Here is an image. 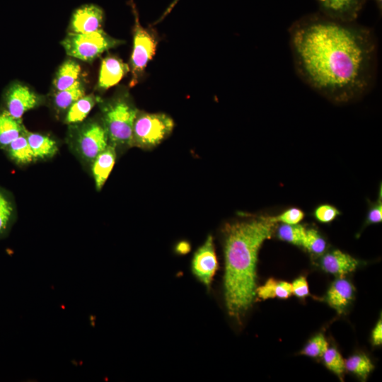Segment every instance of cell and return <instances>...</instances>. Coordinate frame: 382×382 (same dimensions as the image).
<instances>
[{"mask_svg": "<svg viewBox=\"0 0 382 382\" xmlns=\"http://www.w3.org/2000/svg\"><path fill=\"white\" fill-rule=\"evenodd\" d=\"M306 229L299 224H283L278 228L277 235L279 239L296 245H303Z\"/></svg>", "mask_w": 382, "mask_h": 382, "instance_id": "23", "label": "cell"}, {"mask_svg": "<svg viewBox=\"0 0 382 382\" xmlns=\"http://www.w3.org/2000/svg\"><path fill=\"white\" fill-rule=\"evenodd\" d=\"M328 348V342L324 335L318 334L308 341L301 354L311 357H322Z\"/></svg>", "mask_w": 382, "mask_h": 382, "instance_id": "28", "label": "cell"}, {"mask_svg": "<svg viewBox=\"0 0 382 382\" xmlns=\"http://www.w3.org/2000/svg\"><path fill=\"white\" fill-rule=\"evenodd\" d=\"M24 131L21 120L13 117L6 110H0V148L6 149Z\"/></svg>", "mask_w": 382, "mask_h": 382, "instance_id": "16", "label": "cell"}, {"mask_svg": "<svg viewBox=\"0 0 382 382\" xmlns=\"http://www.w3.org/2000/svg\"><path fill=\"white\" fill-rule=\"evenodd\" d=\"M382 221V203L381 198L369 211L367 222L369 224L379 223Z\"/></svg>", "mask_w": 382, "mask_h": 382, "instance_id": "32", "label": "cell"}, {"mask_svg": "<svg viewBox=\"0 0 382 382\" xmlns=\"http://www.w3.org/2000/svg\"><path fill=\"white\" fill-rule=\"evenodd\" d=\"M39 102L38 96L25 85L16 83L6 93V110L13 117L21 120L27 111Z\"/></svg>", "mask_w": 382, "mask_h": 382, "instance_id": "9", "label": "cell"}, {"mask_svg": "<svg viewBox=\"0 0 382 382\" xmlns=\"http://www.w3.org/2000/svg\"><path fill=\"white\" fill-rule=\"evenodd\" d=\"M81 73L80 65L72 59L65 61L57 70L53 85L56 91L64 90L76 81Z\"/></svg>", "mask_w": 382, "mask_h": 382, "instance_id": "18", "label": "cell"}, {"mask_svg": "<svg viewBox=\"0 0 382 382\" xmlns=\"http://www.w3.org/2000/svg\"><path fill=\"white\" fill-rule=\"evenodd\" d=\"M354 288L346 279L340 278L330 286L327 293V302L339 313H342L354 296Z\"/></svg>", "mask_w": 382, "mask_h": 382, "instance_id": "14", "label": "cell"}, {"mask_svg": "<svg viewBox=\"0 0 382 382\" xmlns=\"http://www.w3.org/2000/svg\"><path fill=\"white\" fill-rule=\"evenodd\" d=\"M358 261L347 253L335 250L323 256L320 266L326 272L342 277L354 271Z\"/></svg>", "mask_w": 382, "mask_h": 382, "instance_id": "13", "label": "cell"}, {"mask_svg": "<svg viewBox=\"0 0 382 382\" xmlns=\"http://www.w3.org/2000/svg\"><path fill=\"white\" fill-rule=\"evenodd\" d=\"M5 149L8 151L9 157L19 164H27L35 159L25 131L11 141Z\"/></svg>", "mask_w": 382, "mask_h": 382, "instance_id": "21", "label": "cell"}, {"mask_svg": "<svg viewBox=\"0 0 382 382\" xmlns=\"http://www.w3.org/2000/svg\"><path fill=\"white\" fill-rule=\"evenodd\" d=\"M316 1L321 14L342 22L356 21L366 2V0Z\"/></svg>", "mask_w": 382, "mask_h": 382, "instance_id": "10", "label": "cell"}, {"mask_svg": "<svg viewBox=\"0 0 382 382\" xmlns=\"http://www.w3.org/2000/svg\"><path fill=\"white\" fill-rule=\"evenodd\" d=\"M372 341L374 345H380L382 343V323L380 320L372 331Z\"/></svg>", "mask_w": 382, "mask_h": 382, "instance_id": "33", "label": "cell"}, {"mask_svg": "<svg viewBox=\"0 0 382 382\" xmlns=\"http://www.w3.org/2000/svg\"><path fill=\"white\" fill-rule=\"evenodd\" d=\"M14 214V207L10 199L0 190V236L9 228Z\"/></svg>", "mask_w": 382, "mask_h": 382, "instance_id": "25", "label": "cell"}, {"mask_svg": "<svg viewBox=\"0 0 382 382\" xmlns=\"http://www.w3.org/2000/svg\"><path fill=\"white\" fill-rule=\"evenodd\" d=\"M122 42L100 29L85 33L69 32L61 44L69 56L84 62H92L104 52Z\"/></svg>", "mask_w": 382, "mask_h": 382, "instance_id": "4", "label": "cell"}, {"mask_svg": "<svg viewBox=\"0 0 382 382\" xmlns=\"http://www.w3.org/2000/svg\"><path fill=\"white\" fill-rule=\"evenodd\" d=\"M292 294L291 284L285 281H278L270 278L264 285L256 288L258 298L266 300L278 297L288 299Z\"/></svg>", "mask_w": 382, "mask_h": 382, "instance_id": "19", "label": "cell"}, {"mask_svg": "<svg viewBox=\"0 0 382 382\" xmlns=\"http://www.w3.org/2000/svg\"><path fill=\"white\" fill-rule=\"evenodd\" d=\"M173 127V119L166 114L138 111L133 126L132 146L151 149L166 139Z\"/></svg>", "mask_w": 382, "mask_h": 382, "instance_id": "5", "label": "cell"}, {"mask_svg": "<svg viewBox=\"0 0 382 382\" xmlns=\"http://www.w3.org/2000/svg\"><path fill=\"white\" fill-rule=\"evenodd\" d=\"M294 66L301 81L335 103H347L374 86L378 45L372 29L320 13L304 16L289 28Z\"/></svg>", "mask_w": 382, "mask_h": 382, "instance_id": "1", "label": "cell"}, {"mask_svg": "<svg viewBox=\"0 0 382 382\" xmlns=\"http://www.w3.org/2000/svg\"><path fill=\"white\" fill-rule=\"evenodd\" d=\"M129 4L134 17L133 49L129 65L132 74L129 87L132 88L139 82L149 62L154 56L158 41L151 31L141 25L134 1L129 0Z\"/></svg>", "mask_w": 382, "mask_h": 382, "instance_id": "6", "label": "cell"}, {"mask_svg": "<svg viewBox=\"0 0 382 382\" xmlns=\"http://www.w3.org/2000/svg\"><path fill=\"white\" fill-rule=\"evenodd\" d=\"M218 269L217 257L213 237L209 235L204 243L195 253L191 270L195 277L207 288H209Z\"/></svg>", "mask_w": 382, "mask_h": 382, "instance_id": "7", "label": "cell"}, {"mask_svg": "<svg viewBox=\"0 0 382 382\" xmlns=\"http://www.w3.org/2000/svg\"><path fill=\"white\" fill-rule=\"evenodd\" d=\"M108 136L103 125L91 122L81 132L78 143L83 156L93 161L108 144Z\"/></svg>", "mask_w": 382, "mask_h": 382, "instance_id": "8", "label": "cell"}, {"mask_svg": "<svg viewBox=\"0 0 382 382\" xmlns=\"http://www.w3.org/2000/svg\"><path fill=\"white\" fill-rule=\"evenodd\" d=\"M85 96V88L80 80L76 81L70 87L59 91L54 95V103L60 110L68 108L80 98Z\"/></svg>", "mask_w": 382, "mask_h": 382, "instance_id": "22", "label": "cell"}, {"mask_svg": "<svg viewBox=\"0 0 382 382\" xmlns=\"http://www.w3.org/2000/svg\"><path fill=\"white\" fill-rule=\"evenodd\" d=\"M25 134L35 159L52 157L57 152V145L50 137L25 130Z\"/></svg>", "mask_w": 382, "mask_h": 382, "instance_id": "17", "label": "cell"}, {"mask_svg": "<svg viewBox=\"0 0 382 382\" xmlns=\"http://www.w3.org/2000/svg\"><path fill=\"white\" fill-rule=\"evenodd\" d=\"M274 225L269 216H260L228 223L223 228L226 307L239 323L256 296L258 252L272 237Z\"/></svg>", "mask_w": 382, "mask_h": 382, "instance_id": "2", "label": "cell"}, {"mask_svg": "<svg viewBox=\"0 0 382 382\" xmlns=\"http://www.w3.org/2000/svg\"><path fill=\"white\" fill-rule=\"evenodd\" d=\"M103 21L104 11L101 7L93 4H83L72 13L70 32L85 33L100 30Z\"/></svg>", "mask_w": 382, "mask_h": 382, "instance_id": "11", "label": "cell"}, {"mask_svg": "<svg viewBox=\"0 0 382 382\" xmlns=\"http://www.w3.org/2000/svg\"><path fill=\"white\" fill-rule=\"evenodd\" d=\"M374 1L376 2L378 8L380 10V11H381V9H382V0H374Z\"/></svg>", "mask_w": 382, "mask_h": 382, "instance_id": "35", "label": "cell"}, {"mask_svg": "<svg viewBox=\"0 0 382 382\" xmlns=\"http://www.w3.org/2000/svg\"><path fill=\"white\" fill-rule=\"evenodd\" d=\"M98 98L93 94L83 96L74 102L69 108L65 121L69 124H74L82 122L96 103Z\"/></svg>", "mask_w": 382, "mask_h": 382, "instance_id": "20", "label": "cell"}, {"mask_svg": "<svg viewBox=\"0 0 382 382\" xmlns=\"http://www.w3.org/2000/svg\"><path fill=\"white\" fill-rule=\"evenodd\" d=\"M130 71L129 66L116 56L108 55L100 64L98 88L105 91L117 84Z\"/></svg>", "mask_w": 382, "mask_h": 382, "instance_id": "12", "label": "cell"}, {"mask_svg": "<svg viewBox=\"0 0 382 382\" xmlns=\"http://www.w3.org/2000/svg\"><path fill=\"white\" fill-rule=\"evenodd\" d=\"M340 214L339 210L330 204H322L314 212L316 219L322 223H329Z\"/></svg>", "mask_w": 382, "mask_h": 382, "instance_id": "30", "label": "cell"}, {"mask_svg": "<svg viewBox=\"0 0 382 382\" xmlns=\"http://www.w3.org/2000/svg\"><path fill=\"white\" fill-rule=\"evenodd\" d=\"M303 247L312 254L321 255L326 249V242L316 230L311 228L306 230Z\"/></svg>", "mask_w": 382, "mask_h": 382, "instance_id": "27", "label": "cell"}, {"mask_svg": "<svg viewBox=\"0 0 382 382\" xmlns=\"http://www.w3.org/2000/svg\"><path fill=\"white\" fill-rule=\"evenodd\" d=\"M179 0H174L171 4L167 8V9L165 11V12L163 13V15L161 16V17L158 19V21H157L155 23H158L160 22L161 21H162L170 11L171 10L174 8V6L176 5V4L178 3Z\"/></svg>", "mask_w": 382, "mask_h": 382, "instance_id": "34", "label": "cell"}, {"mask_svg": "<svg viewBox=\"0 0 382 382\" xmlns=\"http://www.w3.org/2000/svg\"><path fill=\"white\" fill-rule=\"evenodd\" d=\"M138 111L124 93L104 104L103 126L112 145L132 146L133 126Z\"/></svg>", "mask_w": 382, "mask_h": 382, "instance_id": "3", "label": "cell"}, {"mask_svg": "<svg viewBox=\"0 0 382 382\" xmlns=\"http://www.w3.org/2000/svg\"><path fill=\"white\" fill-rule=\"evenodd\" d=\"M116 152L113 145H108L94 160L92 167L97 189L100 190L110 175L115 163Z\"/></svg>", "mask_w": 382, "mask_h": 382, "instance_id": "15", "label": "cell"}, {"mask_svg": "<svg viewBox=\"0 0 382 382\" xmlns=\"http://www.w3.org/2000/svg\"><path fill=\"white\" fill-rule=\"evenodd\" d=\"M345 364L347 370L363 378H366L374 369L371 360L365 354L353 355L345 361Z\"/></svg>", "mask_w": 382, "mask_h": 382, "instance_id": "24", "label": "cell"}, {"mask_svg": "<svg viewBox=\"0 0 382 382\" xmlns=\"http://www.w3.org/2000/svg\"><path fill=\"white\" fill-rule=\"evenodd\" d=\"M322 357L327 368L341 377L345 369V364L340 353L335 348H328Z\"/></svg>", "mask_w": 382, "mask_h": 382, "instance_id": "26", "label": "cell"}, {"mask_svg": "<svg viewBox=\"0 0 382 382\" xmlns=\"http://www.w3.org/2000/svg\"><path fill=\"white\" fill-rule=\"evenodd\" d=\"M292 294L303 298L309 295L308 285L306 279L304 277H299L291 284Z\"/></svg>", "mask_w": 382, "mask_h": 382, "instance_id": "31", "label": "cell"}, {"mask_svg": "<svg viewBox=\"0 0 382 382\" xmlns=\"http://www.w3.org/2000/svg\"><path fill=\"white\" fill-rule=\"evenodd\" d=\"M304 217V213L300 209L293 207L288 209L279 215L269 216L270 221L274 223L281 222L285 224H299Z\"/></svg>", "mask_w": 382, "mask_h": 382, "instance_id": "29", "label": "cell"}]
</instances>
